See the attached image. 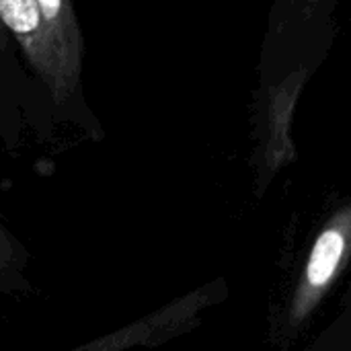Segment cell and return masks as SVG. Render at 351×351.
I'll list each match as a JSON object with an SVG mask.
<instances>
[{
	"mask_svg": "<svg viewBox=\"0 0 351 351\" xmlns=\"http://www.w3.org/2000/svg\"><path fill=\"white\" fill-rule=\"evenodd\" d=\"M341 0H274L253 93V162L261 183L292 162V121L302 90L327 58Z\"/></svg>",
	"mask_w": 351,
	"mask_h": 351,
	"instance_id": "1",
	"label": "cell"
},
{
	"mask_svg": "<svg viewBox=\"0 0 351 351\" xmlns=\"http://www.w3.org/2000/svg\"><path fill=\"white\" fill-rule=\"evenodd\" d=\"M0 39L14 49L47 97L56 123L74 125L93 140L103 138L101 123L84 97L82 70L68 62L51 37L37 0H0Z\"/></svg>",
	"mask_w": 351,
	"mask_h": 351,
	"instance_id": "2",
	"label": "cell"
},
{
	"mask_svg": "<svg viewBox=\"0 0 351 351\" xmlns=\"http://www.w3.org/2000/svg\"><path fill=\"white\" fill-rule=\"evenodd\" d=\"M56 125L47 97L23 68L14 49L0 39V142L6 148H19L27 132L47 140Z\"/></svg>",
	"mask_w": 351,
	"mask_h": 351,
	"instance_id": "3",
	"label": "cell"
},
{
	"mask_svg": "<svg viewBox=\"0 0 351 351\" xmlns=\"http://www.w3.org/2000/svg\"><path fill=\"white\" fill-rule=\"evenodd\" d=\"M350 230L351 210L350 206H343L337 214H333V218L323 226V230L315 239L302 278L290 304L288 321L292 327H298L308 319V315L321 302L323 294L337 280L348 259Z\"/></svg>",
	"mask_w": 351,
	"mask_h": 351,
	"instance_id": "4",
	"label": "cell"
},
{
	"mask_svg": "<svg viewBox=\"0 0 351 351\" xmlns=\"http://www.w3.org/2000/svg\"><path fill=\"white\" fill-rule=\"evenodd\" d=\"M37 4L51 37L56 39V43L60 45L68 62L82 70L86 47H84L82 29L76 16L74 0H37Z\"/></svg>",
	"mask_w": 351,
	"mask_h": 351,
	"instance_id": "5",
	"label": "cell"
},
{
	"mask_svg": "<svg viewBox=\"0 0 351 351\" xmlns=\"http://www.w3.org/2000/svg\"><path fill=\"white\" fill-rule=\"evenodd\" d=\"M21 249L16 247V243L10 239V234L2 228L0 224V280L4 282L6 271L14 274L21 269Z\"/></svg>",
	"mask_w": 351,
	"mask_h": 351,
	"instance_id": "6",
	"label": "cell"
}]
</instances>
